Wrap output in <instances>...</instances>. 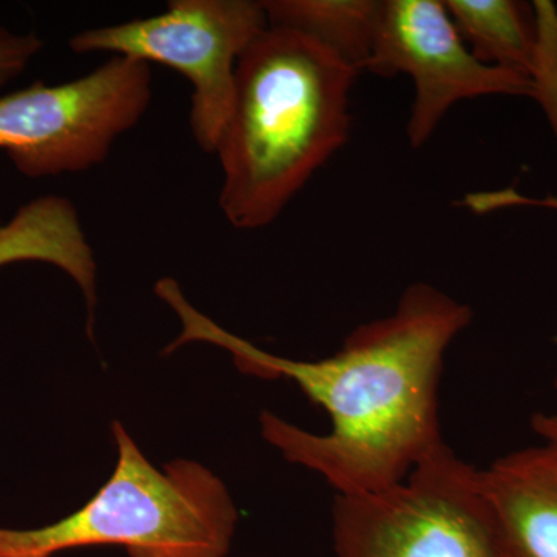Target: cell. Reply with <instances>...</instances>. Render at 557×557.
I'll return each mask as SVG.
<instances>
[{
    "mask_svg": "<svg viewBox=\"0 0 557 557\" xmlns=\"http://www.w3.org/2000/svg\"><path fill=\"white\" fill-rule=\"evenodd\" d=\"M156 293L182 322L164 354L188 343L214 344L248 375L295 381L329 413L332 426L324 434L271 412L260 416V428L282 456L318 472L336 494L395 485L445 443L438 421L443 359L471 324L472 310L438 288L410 285L394 313L359 325L341 350L319 361L276 357L233 335L190 306L175 278H160Z\"/></svg>",
    "mask_w": 557,
    "mask_h": 557,
    "instance_id": "obj_1",
    "label": "cell"
},
{
    "mask_svg": "<svg viewBox=\"0 0 557 557\" xmlns=\"http://www.w3.org/2000/svg\"><path fill=\"white\" fill-rule=\"evenodd\" d=\"M359 73L318 42L267 27L242 54L230 119L214 156L219 208L236 230H262L282 214L351 131Z\"/></svg>",
    "mask_w": 557,
    "mask_h": 557,
    "instance_id": "obj_2",
    "label": "cell"
},
{
    "mask_svg": "<svg viewBox=\"0 0 557 557\" xmlns=\"http://www.w3.org/2000/svg\"><path fill=\"white\" fill-rule=\"evenodd\" d=\"M112 432L119 461L106 485L50 525L0 527V557H54L102 545L126 548L131 557H226L239 512L222 480L188 460L160 471L123 424L115 421Z\"/></svg>",
    "mask_w": 557,
    "mask_h": 557,
    "instance_id": "obj_3",
    "label": "cell"
},
{
    "mask_svg": "<svg viewBox=\"0 0 557 557\" xmlns=\"http://www.w3.org/2000/svg\"><path fill=\"white\" fill-rule=\"evenodd\" d=\"M336 557H500L480 469L446 443L384 490L336 494Z\"/></svg>",
    "mask_w": 557,
    "mask_h": 557,
    "instance_id": "obj_4",
    "label": "cell"
},
{
    "mask_svg": "<svg viewBox=\"0 0 557 557\" xmlns=\"http://www.w3.org/2000/svg\"><path fill=\"white\" fill-rule=\"evenodd\" d=\"M150 101V65L110 57L78 79L38 81L0 95V150L28 178L89 171L137 126Z\"/></svg>",
    "mask_w": 557,
    "mask_h": 557,
    "instance_id": "obj_5",
    "label": "cell"
},
{
    "mask_svg": "<svg viewBox=\"0 0 557 557\" xmlns=\"http://www.w3.org/2000/svg\"><path fill=\"white\" fill-rule=\"evenodd\" d=\"M269 27L255 0H171L157 16L89 28L73 35V53H109L146 64L166 65L193 86L189 124L194 141L214 156L230 119L237 64Z\"/></svg>",
    "mask_w": 557,
    "mask_h": 557,
    "instance_id": "obj_6",
    "label": "cell"
},
{
    "mask_svg": "<svg viewBox=\"0 0 557 557\" xmlns=\"http://www.w3.org/2000/svg\"><path fill=\"white\" fill-rule=\"evenodd\" d=\"M368 72L380 76L408 75L416 87L406 134L421 148L454 104L491 95L533 98L527 76L474 57L445 2L381 0L379 24Z\"/></svg>",
    "mask_w": 557,
    "mask_h": 557,
    "instance_id": "obj_7",
    "label": "cell"
},
{
    "mask_svg": "<svg viewBox=\"0 0 557 557\" xmlns=\"http://www.w3.org/2000/svg\"><path fill=\"white\" fill-rule=\"evenodd\" d=\"M500 557H557V445L512 450L480 469Z\"/></svg>",
    "mask_w": 557,
    "mask_h": 557,
    "instance_id": "obj_8",
    "label": "cell"
},
{
    "mask_svg": "<svg viewBox=\"0 0 557 557\" xmlns=\"http://www.w3.org/2000/svg\"><path fill=\"white\" fill-rule=\"evenodd\" d=\"M16 262L50 263L69 274L86 298L91 322L98 267L72 201L61 196L38 197L17 209L9 222L0 223V269Z\"/></svg>",
    "mask_w": 557,
    "mask_h": 557,
    "instance_id": "obj_9",
    "label": "cell"
},
{
    "mask_svg": "<svg viewBox=\"0 0 557 557\" xmlns=\"http://www.w3.org/2000/svg\"><path fill=\"white\" fill-rule=\"evenodd\" d=\"M381 0H263L269 27L307 36L348 67L368 69Z\"/></svg>",
    "mask_w": 557,
    "mask_h": 557,
    "instance_id": "obj_10",
    "label": "cell"
},
{
    "mask_svg": "<svg viewBox=\"0 0 557 557\" xmlns=\"http://www.w3.org/2000/svg\"><path fill=\"white\" fill-rule=\"evenodd\" d=\"M445 7L475 58L528 78L536 44L533 3L446 0Z\"/></svg>",
    "mask_w": 557,
    "mask_h": 557,
    "instance_id": "obj_11",
    "label": "cell"
},
{
    "mask_svg": "<svg viewBox=\"0 0 557 557\" xmlns=\"http://www.w3.org/2000/svg\"><path fill=\"white\" fill-rule=\"evenodd\" d=\"M533 10L536 44L528 78L557 141V9L548 0H536Z\"/></svg>",
    "mask_w": 557,
    "mask_h": 557,
    "instance_id": "obj_12",
    "label": "cell"
},
{
    "mask_svg": "<svg viewBox=\"0 0 557 557\" xmlns=\"http://www.w3.org/2000/svg\"><path fill=\"white\" fill-rule=\"evenodd\" d=\"M44 42L36 33H14L0 24V89L16 79L42 51Z\"/></svg>",
    "mask_w": 557,
    "mask_h": 557,
    "instance_id": "obj_13",
    "label": "cell"
},
{
    "mask_svg": "<svg viewBox=\"0 0 557 557\" xmlns=\"http://www.w3.org/2000/svg\"><path fill=\"white\" fill-rule=\"evenodd\" d=\"M527 207H542L557 211V197H547V199H528ZM557 392V376L555 381ZM531 428L534 434L544 443L557 445V412L544 413L537 412L531 417Z\"/></svg>",
    "mask_w": 557,
    "mask_h": 557,
    "instance_id": "obj_14",
    "label": "cell"
}]
</instances>
